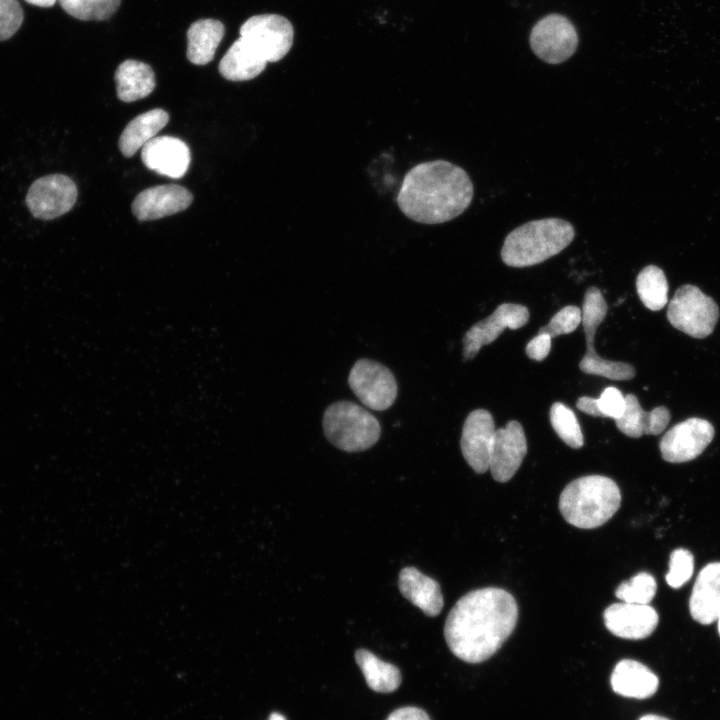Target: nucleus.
Returning <instances> with one entry per match:
<instances>
[{"label":"nucleus","instance_id":"obj_12","mask_svg":"<svg viewBox=\"0 0 720 720\" xmlns=\"http://www.w3.org/2000/svg\"><path fill=\"white\" fill-rule=\"evenodd\" d=\"M714 434L713 425L705 419L693 417L677 423L659 443L662 458L671 463L691 461L705 450Z\"/></svg>","mask_w":720,"mask_h":720},{"label":"nucleus","instance_id":"obj_42","mask_svg":"<svg viewBox=\"0 0 720 720\" xmlns=\"http://www.w3.org/2000/svg\"><path fill=\"white\" fill-rule=\"evenodd\" d=\"M717 621H718V632H719V635H720V614H719V616H718V618H717Z\"/></svg>","mask_w":720,"mask_h":720},{"label":"nucleus","instance_id":"obj_34","mask_svg":"<svg viewBox=\"0 0 720 720\" xmlns=\"http://www.w3.org/2000/svg\"><path fill=\"white\" fill-rule=\"evenodd\" d=\"M23 20L24 11L18 0H0V41L10 39Z\"/></svg>","mask_w":720,"mask_h":720},{"label":"nucleus","instance_id":"obj_18","mask_svg":"<svg viewBox=\"0 0 720 720\" xmlns=\"http://www.w3.org/2000/svg\"><path fill=\"white\" fill-rule=\"evenodd\" d=\"M141 158L148 169L175 179L185 175L191 161L188 146L172 136L154 137L142 147Z\"/></svg>","mask_w":720,"mask_h":720},{"label":"nucleus","instance_id":"obj_16","mask_svg":"<svg viewBox=\"0 0 720 720\" xmlns=\"http://www.w3.org/2000/svg\"><path fill=\"white\" fill-rule=\"evenodd\" d=\"M606 628L615 636L639 640L650 636L657 627L658 614L648 605L614 603L603 614Z\"/></svg>","mask_w":720,"mask_h":720},{"label":"nucleus","instance_id":"obj_33","mask_svg":"<svg viewBox=\"0 0 720 720\" xmlns=\"http://www.w3.org/2000/svg\"><path fill=\"white\" fill-rule=\"evenodd\" d=\"M582 321V312L579 307L568 305L559 310L550 322L539 329L538 333H546L551 338L573 332Z\"/></svg>","mask_w":720,"mask_h":720},{"label":"nucleus","instance_id":"obj_4","mask_svg":"<svg viewBox=\"0 0 720 720\" xmlns=\"http://www.w3.org/2000/svg\"><path fill=\"white\" fill-rule=\"evenodd\" d=\"M617 484L602 475L583 476L570 482L559 498V510L571 525L592 529L606 523L619 509Z\"/></svg>","mask_w":720,"mask_h":720},{"label":"nucleus","instance_id":"obj_15","mask_svg":"<svg viewBox=\"0 0 720 720\" xmlns=\"http://www.w3.org/2000/svg\"><path fill=\"white\" fill-rule=\"evenodd\" d=\"M496 432L494 419L485 409L469 413L464 421L460 440L461 451L469 466L477 473L489 469L490 450Z\"/></svg>","mask_w":720,"mask_h":720},{"label":"nucleus","instance_id":"obj_25","mask_svg":"<svg viewBox=\"0 0 720 720\" xmlns=\"http://www.w3.org/2000/svg\"><path fill=\"white\" fill-rule=\"evenodd\" d=\"M114 79L117 96L124 102H133L147 97L156 85L152 68L144 62L132 59L119 64Z\"/></svg>","mask_w":720,"mask_h":720},{"label":"nucleus","instance_id":"obj_11","mask_svg":"<svg viewBox=\"0 0 720 720\" xmlns=\"http://www.w3.org/2000/svg\"><path fill=\"white\" fill-rule=\"evenodd\" d=\"M77 194V187L71 178L63 174H51L32 183L26 204L34 217L51 220L70 211Z\"/></svg>","mask_w":720,"mask_h":720},{"label":"nucleus","instance_id":"obj_36","mask_svg":"<svg viewBox=\"0 0 720 720\" xmlns=\"http://www.w3.org/2000/svg\"><path fill=\"white\" fill-rule=\"evenodd\" d=\"M552 338L546 333H538L526 346L527 356L536 361L547 357L551 349Z\"/></svg>","mask_w":720,"mask_h":720},{"label":"nucleus","instance_id":"obj_13","mask_svg":"<svg viewBox=\"0 0 720 720\" xmlns=\"http://www.w3.org/2000/svg\"><path fill=\"white\" fill-rule=\"evenodd\" d=\"M529 320L526 306L515 303H502L487 318L475 323L463 337V356L471 359L484 345L496 340L506 329H518Z\"/></svg>","mask_w":720,"mask_h":720},{"label":"nucleus","instance_id":"obj_17","mask_svg":"<svg viewBox=\"0 0 720 720\" xmlns=\"http://www.w3.org/2000/svg\"><path fill=\"white\" fill-rule=\"evenodd\" d=\"M192 200L190 191L182 186L159 185L140 192L132 203V212L139 220H156L185 210Z\"/></svg>","mask_w":720,"mask_h":720},{"label":"nucleus","instance_id":"obj_14","mask_svg":"<svg viewBox=\"0 0 720 720\" xmlns=\"http://www.w3.org/2000/svg\"><path fill=\"white\" fill-rule=\"evenodd\" d=\"M527 453V441L522 425L509 421L504 428L496 429L491 450L489 469L497 482L509 481L519 469Z\"/></svg>","mask_w":720,"mask_h":720},{"label":"nucleus","instance_id":"obj_3","mask_svg":"<svg viewBox=\"0 0 720 720\" xmlns=\"http://www.w3.org/2000/svg\"><path fill=\"white\" fill-rule=\"evenodd\" d=\"M573 225L560 218L533 220L512 230L505 238L501 259L515 268L539 264L564 250L574 239Z\"/></svg>","mask_w":720,"mask_h":720},{"label":"nucleus","instance_id":"obj_5","mask_svg":"<svg viewBox=\"0 0 720 720\" xmlns=\"http://www.w3.org/2000/svg\"><path fill=\"white\" fill-rule=\"evenodd\" d=\"M322 424L328 441L346 452L369 449L381 434L376 417L351 401H337L328 406Z\"/></svg>","mask_w":720,"mask_h":720},{"label":"nucleus","instance_id":"obj_40","mask_svg":"<svg viewBox=\"0 0 720 720\" xmlns=\"http://www.w3.org/2000/svg\"><path fill=\"white\" fill-rule=\"evenodd\" d=\"M639 720H669L668 718H665L663 716L655 715V714H647L642 716Z\"/></svg>","mask_w":720,"mask_h":720},{"label":"nucleus","instance_id":"obj_2","mask_svg":"<svg viewBox=\"0 0 720 720\" xmlns=\"http://www.w3.org/2000/svg\"><path fill=\"white\" fill-rule=\"evenodd\" d=\"M473 195V183L463 168L446 160H434L408 171L396 200L408 218L423 224H439L462 214Z\"/></svg>","mask_w":720,"mask_h":720},{"label":"nucleus","instance_id":"obj_29","mask_svg":"<svg viewBox=\"0 0 720 720\" xmlns=\"http://www.w3.org/2000/svg\"><path fill=\"white\" fill-rule=\"evenodd\" d=\"M70 16L83 21L109 19L119 8L121 0H58Z\"/></svg>","mask_w":720,"mask_h":720},{"label":"nucleus","instance_id":"obj_1","mask_svg":"<svg viewBox=\"0 0 720 720\" xmlns=\"http://www.w3.org/2000/svg\"><path fill=\"white\" fill-rule=\"evenodd\" d=\"M518 605L506 590L486 587L462 596L449 612L444 636L451 652L468 663L495 654L512 634Z\"/></svg>","mask_w":720,"mask_h":720},{"label":"nucleus","instance_id":"obj_41","mask_svg":"<svg viewBox=\"0 0 720 720\" xmlns=\"http://www.w3.org/2000/svg\"><path fill=\"white\" fill-rule=\"evenodd\" d=\"M269 720H286V719L279 713H272L269 717Z\"/></svg>","mask_w":720,"mask_h":720},{"label":"nucleus","instance_id":"obj_38","mask_svg":"<svg viewBox=\"0 0 720 720\" xmlns=\"http://www.w3.org/2000/svg\"><path fill=\"white\" fill-rule=\"evenodd\" d=\"M576 406L580 411H582L590 416L602 417L601 413L599 411V408H598L596 398H592V397H588V396L580 397L576 402Z\"/></svg>","mask_w":720,"mask_h":720},{"label":"nucleus","instance_id":"obj_37","mask_svg":"<svg viewBox=\"0 0 720 720\" xmlns=\"http://www.w3.org/2000/svg\"><path fill=\"white\" fill-rule=\"evenodd\" d=\"M386 720H431L429 715L418 707H402L394 710Z\"/></svg>","mask_w":720,"mask_h":720},{"label":"nucleus","instance_id":"obj_19","mask_svg":"<svg viewBox=\"0 0 720 720\" xmlns=\"http://www.w3.org/2000/svg\"><path fill=\"white\" fill-rule=\"evenodd\" d=\"M692 618L703 625L720 614V562L707 564L698 574L689 600Z\"/></svg>","mask_w":720,"mask_h":720},{"label":"nucleus","instance_id":"obj_22","mask_svg":"<svg viewBox=\"0 0 720 720\" xmlns=\"http://www.w3.org/2000/svg\"><path fill=\"white\" fill-rule=\"evenodd\" d=\"M669 421L670 412L665 406H659L646 412L633 394L625 395L624 411L615 420L617 428L632 438L642 435H658L664 431Z\"/></svg>","mask_w":720,"mask_h":720},{"label":"nucleus","instance_id":"obj_39","mask_svg":"<svg viewBox=\"0 0 720 720\" xmlns=\"http://www.w3.org/2000/svg\"><path fill=\"white\" fill-rule=\"evenodd\" d=\"M28 4L41 7V8H49L52 7L56 1L58 0H24Z\"/></svg>","mask_w":720,"mask_h":720},{"label":"nucleus","instance_id":"obj_31","mask_svg":"<svg viewBox=\"0 0 720 720\" xmlns=\"http://www.w3.org/2000/svg\"><path fill=\"white\" fill-rule=\"evenodd\" d=\"M656 590L655 578L647 572H640L629 581L622 582L617 587L615 595L626 603L648 605L654 598Z\"/></svg>","mask_w":720,"mask_h":720},{"label":"nucleus","instance_id":"obj_28","mask_svg":"<svg viewBox=\"0 0 720 720\" xmlns=\"http://www.w3.org/2000/svg\"><path fill=\"white\" fill-rule=\"evenodd\" d=\"M636 290L645 307L652 311L661 310L667 304L668 283L664 272L655 265H648L639 272Z\"/></svg>","mask_w":720,"mask_h":720},{"label":"nucleus","instance_id":"obj_20","mask_svg":"<svg viewBox=\"0 0 720 720\" xmlns=\"http://www.w3.org/2000/svg\"><path fill=\"white\" fill-rule=\"evenodd\" d=\"M401 594L429 617L437 616L444 605L439 583L415 567H405L399 573Z\"/></svg>","mask_w":720,"mask_h":720},{"label":"nucleus","instance_id":"obj_9","mask_svg":"<svg viewBox=\"0 0 720 720\" xmlns=\"http://www.w3.org/2000/svg\"><path fill=\"white\" fill-rule=\"evenodd\" d=\"M348 384L358 399L368 408L383 411L395 402L398 387L392 372L370 359L355 362L348 376Z\"/></svg>","mask_w":720,"mask_h":720},{"label":"nucleus","instance_id":"obj_8","mask_svg":"<svg viewBox=\"0 0 720 720\" xmlns=\"http://www.w3.org/2000/svg\"><path fill=\"white\" fill-rule=\"evenodd\" d=\"M239 33L267 62H278L292 47L294 28L284 16L259 14L247 19Z\"/></svg>","mask_w":720,"mask_h":720},{"label":"nucleus","instance_id":"obj_27","mask_svg":"<svg viewBox=\"0 0 720 720\" xmlns=\"http://www.w3.org/2000/svg\"><path fill=\"white\" fill-rule=\"evenodd\" d=\"M355 660L372 690L390 693L399 687L401 674L395 665L380 660L366 649H358Z\"/></svg>","mask_w":720,"mask_h":720},{"label":"nucleus","instance_id":"obj_24","mask_svg":"<svg viewBox=\"0 0 720 720\" xmlns=\"http://www.w3.org/2000/svg\"><path fill=\"white\" fill-rule=\"evenodd\" d=\"M224 34V24L219 20L207 18L193 22L186 34L188 60L195 65L211 62Z\"/></svg>","mask_w":720,"mask_h":720},{"label":"nucleus","instance_id":"obj_21","mask_svg":"<svg viewBox=\"0 0 720 720\" xmlns=\"http://www.w3.org/2000/svg\"><path fill=\"white\" fill-rule=\"evenodd\" d=\"M610 683L613 691L619 695L646 699L656 693L659 680L644 664L632 659H623L615 665Z\"/></svg>","mask_w":720,"mask_h":720},{"label":"nucleus","instance_id":"obj_7","mask_svg":"<svg viewBox=\"0 0 720 720\" xmlns=\"http://www.w3.org/2000/svg\"><path fill=\"white\" fill-rule=\"evenodd\" d=\"M718 318L719 308L714 299L691 284L679 287L668 304L670 324L693 338L709 336Z\"/></svg>","mask_w":720,"mask_h":720},{"label":"nucleus","instance_id":"obj_30","mask_svg":"<svg viewBox=\"0 0 720 720\" xmlns=\"http://www.w3.org/2000/svg\"><path fill=\"white\" fill-rule=\"evenodd\" d=\"M550 421L557 435L570 447L584 444L583 434L575 413L566 405L556 402L550 409Z\"/></svg>","mask_w":720,"mask_h":720},{"label":"nucleus","instance_id":"obj_6","mask_svg":"<svg viewBox=\"0 0 720 720\" xmlns=\"http://www.w3.org/2000/svg\"><path fill=\"white\" fill-rule=\"evenodd\" d=\"M608 305L597 287H589L583 300L582 324L586 338V353L579 363V368L586 374L603 376L611 380H630L635 376L632 365L611 361L597 355L594 338L598 326L607 315Z\"/></svg>","mask_w":720,"mask_h":720},{"label":"nucleus","instance_id":"obj_26","mask_svg":"<svg viewBox=\"0 0 720 720\" xmlns=\"http://www.w3.org/2000/svg\"><path fill=\"white\" fill-rule=\"evenodd\" d=\"M168 113L160 108L144 112L132 119L119 138V149L125 157L133 156L152 140L168 123Z\"/></svg>","mask_w":720,"mask_h":720},{"label":"nucleus","instance_id":"obj_10","mask_svg":"<svg viewBox=\"0 0 720 720\" xmlns=\"http://www.w3.org/2000/svg\"><path fill=\"white\" fill-rule=\"evenodd\" d=\"M530 45L541 60L559 64L573 55L578 45V36L566 17L552 14L535 24L530 34Z\"/></svg>","mask_w":720,"mask_h":720},{"label":"nucleus","instance_id":"obj_32","mask_svg":"<svg viewBox=\"0 0 720 720\" xmlns=\"http://www.w3.org/2000/svg\"><path fill=\"white\" fill-rule=\"evenodd\" d=\"M694 571V557L684 548L675 549L670 555L669 571L665 576L667 584L672 588H680L688 582Z\"/></svg>","mask_w":720,"mask_h":720},{"label":"nucleus","instance_id":"obj_35","mask_svg":"<svg viewBox=\"0 0 720 720\" xmlns=\"http://www.w3.org/2000/svg\"><path fill=\"white\" fill-rule=\"evenodd\" d=\"M597 404L602 417L616 420L624 411L625 396L616 387H607L597 398Z\"/></svg>","mask_w":720,"mask_h":720},{"label":"nucleus","instance_id":"obj_23","mask_svg":"<svg viewBox=\"0 0 720 720\" xmlns=\"http://www.w3.org/2000/svg\"><path fill=\"white\" fill-rule=\"evenodd\" d=\"M267 63L260 54L240 37L224 54L218 70L227 80L246 81L261 74Z\"/></svg>","mask_w":720,"mask_h":720}]
</instances>
